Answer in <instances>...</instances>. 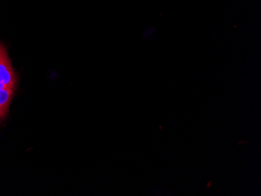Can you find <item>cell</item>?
I'll list each match as a JSON object with an SVG mask.
<instances>
[{
    "mask_svg": "<svg viewBox=\"0 0 261 196\" xmlns=\"http://www.w3.org/2000/svg\"><path fill=\"white\" fill-rule=\"evenodd\" d=\"M0 80L8 86L15 88L17 75L12 67L11 61L7 53V49L3 44L0 43Z\"/></svg>",
    "mask_w": 261,
    "mask_h": 196,
    "instance_id": "1",
    "label": "cell"
},
{
    "mask_svg": "<svg viewBox=\"0 0 261 196\" xmlns=\"http://www.w3.org/2000/svg\"><path fill=\"white\" fill-rule=\"evenodd\" d=\"M15 88L7 87L0 91V120L5 119L14 96Z\"/></svg>",
    "mask_w": 261,
    "mask_h": 196,
    "instance_id": "2",
    "label": "cell"
},
{
    "mask_svg": "<svg viewBox=\"0 0 261 196\" xmlns=\"http://www.w3.org/2000/svg\"><path fill=\"white\" fill-rule=\"evenodd\" d=\"M6 87H7V86L3 82L2 80H0V91L5 89Z\"/></svg>",
    "mask_w": 261,
    "mask_h": 196,
    "instance_id": "3",
    "label": "cell"
}]
</instances>
